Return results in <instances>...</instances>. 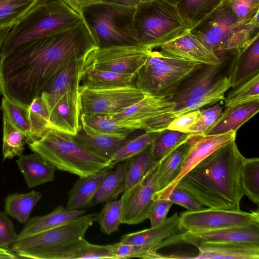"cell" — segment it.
Segmentation results:
<instances>
[{"instance_id":"13","label":"cell","mask_w":259,"mask_h":259,"mask_svg":"<svg viewBox=\"0 0 259 259\" xmlns=\"http://www.w3.org/2000/svg\"><path fill=\"white\" fill-rule=\"evenodd\" d=\"M158 163L141 180L122 193L120 199L121 224H138L148 219L154 201Z\"/></svg>"},{"instance_id":"36","label":"cell","mask_w":259,"mask_h":259,"mask_svg":"<svg viewBox=\"0 0 259 259\" xmlns=\"http://www.w3.org/2000/svg\"><path fill=\"white\" fill-rule=\"evenodd\" d=\"M158 163L152 159L149 148L123 161L122 163L125 176V190L141 180Z\"/></svg>"},{"instance_id":"52","label":"cell","mask_w":259,"mask_h":259,"mask_svg":"<svg viewBox=\"0 0 259 259\" xmlns=\"http://www.w3.org/2000/svg\"><path fill=\"white\" fill-rule=\"evenodd\" d=\"M17 237L12 221L6 213L0 211V246L8 248Z\"/></svg>"},{"instance_id":"50","label":"cell","mask_w":259,"mask_h":259,"mask_svg":"<svg viewBox=\"0 0 259 259\" xmlns=\"http://www.w3.org/2000/svg\"><path fill=\"white\" fill-rule=\"evenodd\" d=\"M172 204L173 203L167 199H158L154 200L148 218L151 223V227L158 226L165 220Z\"/></svg>"},{"instance_id":"40","label":"cell","mask_w":259,"mask_h":259,"mask_svg":"<svg viewBox=\"0 0 259 259\" xmlns=\"http://www.w3.org/2000/svg\"><path fill=\"white\" fill-rule=\"evenodd\" d=\"M240 177L244 195L259 205V158H245L242 162Z\"/></svg>"},{"instance_id":"5","label":"cell","mask_w":259,"mask_h":259,"mask_svg":"<svg viewBox=\"0 0 259 259\" xmlns=\"http://www.w3.org/2000/svg\"><path fill=\"white\" fill-rule=\"evenodd\" d=\"M134 25L138 45L150 50L190 31L177 6L159 1L140 3L136 7Z\"/></svg>"},{"instance_id":"19","label":"cell","mask_w":259,"mask_h":259,"mask_svg":"<svg viewBox=\"0 0 259 259\" xmlns=\"http://www.w3.org/2000/svg\"><path fill=\"white\" fill-rule=\"evenodd\" d=\"M182 241L196 247L206 243L259 244V223L204 232H186L182 236Z\"/></svg>"},{"instance_id":"22","label":"cell","mask_w":259,"mask_h":259,"mask_svg":"<svg viewBox=\"0 0 259 259\" xmlns=\"http://www.w3.org/2000/svg\"><path fill=\"white\" fill-rule=\"evenodd\" d=\"M190 145V142L188 138L186 141L170 151L159 162L156 190L153 195L154 201L157 199L178 177Z\"/></svg>"},{"instance_id":"34","label":"cell","mask_w":259,"mask_h":259,"mask_svg":"<svg viewBox=\"0 0 259 259\" xmlns=\"http://www.w3.org/2000/svg\"><path fill=\"white\" fill-rule=\"evenodd\" d=\"M223 0H179L177 7L190 30L212 12Z\"/></svg>"},{"instance_id":"3","label":"cell","mask_w":259,"mask_h":259,"mask_svg":"<svg viewBox=\"0 0 259 259\" xmlns=\"http://www.w3.org/2000/svg\"><path fill=\"white\" fill-rule=\"evenodd\" d=\"M28 144L33 152L57 169L79 177L96 174L111 165L108 159L92 154L80 146L72 135L53 129L49 128L41 138Z\"/></svg>"},{"instance_id":"9","label":"cell","mask_w":259,"mask_h":259,"mask_svg":"<svg viewBox=\"0 0 259 259\" xmlns=\"http://www.w3.org/2000/svg\"><path fill=\"white\" fill-rule=\"evenodd\" d=\"M80 114L118 113L144 98L145 93L135 85L105 89L79 87Z\"/></svg>"},{"instance_id":"24","label":"cell","mask_w":259,"mask_h":259,"mask_svg":"<svg viewBox=\"0 0 259 259\" xmlns=\"http://www.w3.org/2000/svg\"><path fill=\"white\" fill-rule=\"evenodd\" d=\"M259 110V101L226 107L214 123L204 135H213L235 132L255 115Z\"/></svg>"},{"instance_id":"26","label":"cell","mask_w":259,"mask_h":259,"mask_svg":"<svg viewBox=\"0 0 259 259\" xmlns=\"http://www.w3.org/2000/svg\"><path fill=\"white\" fill-rule=\"evenodd\" d=\"M16 162L29 188L53 181L55 178L56 167L36 153L22 154Z\"/></svg>"},{"instance_id":"18","label":"cell","mask_w":259,"mask_h":259,"mask_svg":"<svg viewBox=\"0 0 259 259\" xmlns=\"http://www.w3.org/2000/svg\"><path fill=\"white\" fill-rule=\"evenodd\" d=\"M160 52L168 56L203 65L221 63L214 51L190 31L160 47Z\"/></svg>"},{"instance_id":"17","label":"cell","mask_w":259,"mask_h":259,"mask_svg":"<svg viewBox=\"0 0 259 259\" xmlns=\"http://www.w3.org/2000/svg\"><path fill=\"white\" fill-rule=\"evenodd\" d=\"M176 106L170 97L146 93L139 101L111 115L116 119L127 121L135 131L142 130L144 124L160 115L172 113Z\"/></svg>"},{"instance_id":"39","label":"cell","mask_w":259,"mask_h":259,"mask_svg":"<svg viewBox=\"0 0 259 259\" xmlns=\"http://www.w3.org/2000/svg\"><path fill=\"white\" fill-rule=\"evenodd\" d=\"M40 0H0V29L11 28Z\"/></svg>"},{"instance_id":"4","label":"cell","mask_w":259,"mask_h":259,"mask_svg":"<svg viewBox=\"0 0 259 259\" xmlns=\"http://www.w3.org/2000/svg\"><path fill=\"white\" fill-rule=\"evenodd\" d=\"M136 9L100 2L83 8L81 16L97 48L139 46L134 25Z\"/></svg>"},{"instance_id":"25","label":"cell","mask_w":259,"mask_h":259,"mask_svg":"<svg viewBox=\"0 0 259 259\" xmlns=\"http://www.w3.org/2000/svg\"><path fill=\"white\" fill-rule=\"evenodd\" d=\"M85 209H69L58 206L51 212L30 219L26 223L17 239L51 230L63 225L85 213Z\"/></svg>"},{"instance_id":"11","label":"cell","mask_w":259,"mask_h":259,"mask_svg":"<svg viewBox=\"0 0 259 259\" xmlns=\"http://www.w3.org/2000/svg\"><path fill=\"white\" fill-rule=\"evenodd\" d=\"M181 226L189 232H199L259 223L258 211L246 212L214 208L186 211L179 216Z\"/></svg>"},{"instance_id":"10","label":"cell","mask_w":259,"mask_h":259,"mask_svg":"<svg viewBox=\"0 0 259 259\" xmlns=\"http://www.w3.org/2000/svg\"><path fill=\"white\" fill-rule=\"evenodd\" d=\"M151 50L139 46L96 48L85 57L83 67L92 66L117 73L136 74Z\"/></svg>"},{"instance_id":"12","label":"cell","mask_w":259,"mask_h":259,"mask_svg":"<svg viewBox=\"0 0 259 259\" xmlns=\"http://www.w3.org/2000/svg\"><path fill=\"white\" fill-rule=\"evenodd\" d=\"M40 97L49 115V128L75 135L81 127L79 87L53 95Z\"/></svg>"},{"instance_id":"54","label":"cell","mask_w":259,"mask_h":259,"mask_svg":"<svg viewBox=\"0 0 259 259\" xmlns=\"http://www.w3.org/2000/svg\"><path fill=\"white\" fill-rule=\"evenodd\" d=\"M142 0H105L104 2L117 4L125 7H136Z\"/></svg>"},{"instance_id":"47","label":"cell","mask_w":259,"mask_h":259,"mask_svg":"<svg viewBox=\"0 0 259 259\" xmlns=\"http://www.w3.org/2000/svg\"><path fill=\"white\" fill-rule=\"evenodd\" d=\"M223 108L220 104L216 103L210 107L200 109V117L190 129L189 134H204L218 119Z\"/></svg>"},{"instance_id":"49","label":"cell","mask_w":259,"mask_h":259,"mask_svg":"<svg viewBox=\"0 0 259 259\" xmlns=\"http://www.w3.org/2000/svg\"><path fill=\"white\" fill-rule=\"evenodd\" d=\"M200 113L201 111L199 109L176 117L170 122L166 128L189 134L190 129L198 120Z\"/></svg>"},{"instance_id":"44","label":"cell","mask_w":259,"mask_h":259,"mask_svg":"<svg viewBox=\"0 0 259 259\" xmlns=\"http://www.w3.org/2000/svg\"><path fill=\"white\" fill-rule=\"evenodd\" d=\"M1 108L13 125L27 136V144L32 142L28 106L15 103L3 97Z\"/></svg>"},{"instance_id":"48","label":"cell","mask_w":259,"mask_h":259,"mask_svg":"<svg viewBox=\"0 0 259 259\" xmlns=\"http://www.w3.org/2000/svg\"><path fill=\"white\" fill-rule=\"evenodd\" d=\"M166 199L173 204L185 207L188 211H198L205 208L187 191L177 185L172 188Z\"/></svg>"},{"instance_id":"41","label":"cell","mask_w":259,"mask_h":259,"mask_svg":"<svg viewBox=\"0 0 259 259\" xmlns=\"http://www.w3.org/2000/svg\"><path fill=\"white\" fill-rule=\"evenodd\" d=\"M240 25L259 27V0H223Z\"/></svg>"},{"instance_id":"16","label":"cell","mask_w":259,"mask_h":259,"mask_svg":"<svg viewBox=\"0 0 259 259\" xmlns=\"http://www.w3.org/2000/svg\"><path fill=\"white\" fill-rule=\"evenodd\" d=\"M236 135V132H235L213 135L190 134L188 137L190 147L178 177L157 199H166L172 188L185 175L216 150L235 140Z\"/></svg>"},{"instance_id":"55","label":"cell","mask_w":259,"mask_h":259,"mask_svg":"<svg viewBox=\"0 0 259 259\" xmlns=\"http://www.w3.org/2000/svg\"><path fill=\"white\" fill-rule=\"evenodd\" d=\"M19 257L8 248L0 246V259H16Z\"/></svg>"},{"instance_id":"23","label":"cell","mask_w":259,"mask_h":259,"mask_svg":"<svg viewBox=\"0 0 259 259\" xmlns=\"http://www.w3.org/2000/svg\"><path fill=\"white\" fill-rule=\"evenodd\" d=\"M113 167L114 166L111 165L96 174L79 177L68 192L66 207L69 209H81L92 206L101 183Z\"/></svg>"},{"instance_id":"45","label":"cell","mask_w":259,"mask_h":259,"mask_svg":"<svg viewBox=\"0 0 259 259\" xmlns=\"http://www.w3.org/2000/svg\"><path fill=\"white\" fill-rule=\"evenodd\" d=\"M122 205L120 199L109 201L96 213V221L100 226V230L106 235L119 231L121 224Z\"/></svg>"},{"instance_id":"6","label":"cell","mask_w":259,"mask_h":259,"mask_svg":"<svg viewBox=\"0 0 259 259\" xmlns=\"http://www.w3.org/2000/svg\"><path fill=\"white\" fill-rule=\"evenodd\" d=\"M190 32L219 57L235 54L258 32V28L240 25L224 2Z\"/></svg>"},{"instance_id":"1","label":"cell","mask_w":259,"mask_h":259,"mask_svg":"<svg viewBox=\"0 0 259 259\" xmlns=\"http://www.w3.org/2000/svg\"><path fill=\"white\" fill-rule=\"evenodd\" d=\"M244 158L233 141L197 164L177 185L203 206L239 210L244 195L240 177Z\"/></svg>"},{"instance_id":"14","label":"cell","mask_w":259,"mask_h":259,"mask_svg":"<svg viewBox=\"0 0 259 259\" xmlns=\"http://www.w3.org/2000/svg\"><path fill=\"white\" fill-rule=\"evenodd\" d=\"M186 232L176 212L158 226L123 235L120 241L142 246L147 253L182 242V236Z\"/></svg>"},{"instance_id":"2","label":"cell","mask_w":259,"mask_h":259,"mask_svg":"<svg viewBox=\"0 0 259 259\" xmlns=\"http://www.w3.org/2000/svg\"><path fill=\"white\" fill-rule=\"evenodd\" d=\"M81 20L63 0H40L10 28L0 50V59L22 45L72 27Z\"/></svg>"},{"instance_id":"28","label":"cell","mask_w":259,"mask_h":259,"mask_svg":"<svg viewBox=\"0 0 259 259\" xmlns=\"http://www.w3.org/2000/svg\"><path fill=\"white\" fill-rule=\"evenodd\" d=\"M116 259L110 245L91 244L84 237L54 250L49 259Z\"/></svg>"},{"instance_id":"33","label":"cell","mask_w":259,"mask_h":259,"mask_svg":"<svg viewBox=\"0 0 259 259\" xmlns=\"http://www.w3.org/2000/svg\"><path fill=\"white\" fill-rule=\"evenodd\" d=\"M41 196L40 192L35 191L10 194L5 200V212L19 222L25 223Z\"/></svg>"},{"instance_id":"20","label":"cell","mask_w":259,"mask_h":259,"mask_svg":"<svg viewBox=\"0 0 259 259\" xmlns=\"http://www.w3.org/2000/svg\"><path fill=\"white\" fill-rule=\"evenodd\" d=\"M234 56L227 73L232 88L259 74V33Z\"/></svg>"},{"instance_id":"30","label":"cell","mask_w":259,"mask_h":259,"mask_svg":"<svg viewBox=\"0 0 259 259\" xmlns=\"http://www.w3.org/2000/svg\"><path fill=\"white\" fill-rule=\"evenodd\" d=\"M81 129L95 134L126 138L134 132L126 121L117 120L111 115L80 114Z\"/></svg>"},{"instance_id":"32","label":"cell","mask_w":259,"mask_h":259,"mask_svg":"<svg viewBox=\"0 0 259 259\" xmlns=\"http://www.w3.org/2000/svg\"><path fill=\"white\" fill-rule=\"evenodd\" d=\"M231 88L227 75H224L200 96L176 106L172 112V118L224 100L226 92Z\"/></svg>"},{"instance_id":"57","label":"cell","mask_w":259,"mask_h":259,"mask_svg":"<svg viewBox=\"0 0 259 259\" xmlns=\"http://www.w3.org/2000/svg\"><path fill=\"white\" fill-rule=\"evenodd\" d=\"M179 0H142V2L159 1L167 3L177 6Z\"/></svg>"},{"instance_id":"15","label":"cell","mask_w":259,"mask_h":259,"mask_svg":"<svg viewBox=\"0 0 259 259\" xmlns=\"http://www.w3.org/2000/svg\"><path fill=\"white\" fill-rule=\"evenodd\" d=\"M231 55L223 56L218 64L202 65L187 77L171 97L176 106L200 96L218 80L227 75Z\"/></svg>"},{"instance_id":"56","label":"cell","mask_w":259,"mask_h":259,"mask_svg":"<svg viewBox=\"0 0 259 259\" xmlns=\"http://www.w3.org/2000/svg\"><path fill=\"white\" fill-rule=\"evenodd\" d=\"M11 28L1 29H0V50L3 42L7 35L9 31Z\"/></svg>"},{"instance_id":"29","label":"cell","mask_w":259,"mask_h":259,"mask_svg":"<svg viewBox=\"0 0 259 259\" xmlns=\"http://www.w3.org/2000/svg\"><path fill=\"white\" fill-rule=\"evenodd\" d=\"M75 142L89 152L110 160L123 146L128 137L87 132L81 128L73 136Z\"/></svg>"},{"instance_id":"27","label":"cell","mask_w":259,"mask_h":259,"mask_svg":"<svg viewBox=\"0 0 259 259\" xmlns=\"http://www.w3.org/2000/svg\"><path fill=\"white\" fill-rule=\"evenodd\" d=\"M136 74L117 73L92 66H84L80 74L79 87L105 89L135 85Z\"/></svg>"},{"instance_id":"31","label":"cell","mask_w":259,"mask_h":259,"mask_svg":"<svg viewBox=\"0 0 259 259\" xmlns=\"http://www.w3.org/2000/svg\"><path fill=\"white\" fill-rule=\"evenodd\" d=\"M84 58L72 60L64 65L47 84L41 94L53 95L79 87Z\"/></svg>"},{"instance_id":"43","label":"cell","mask_w":259,"mask_h":259,"mask_svg":"<svg viewBox=\"0 0 259 259\" xmlns=\"http://www.w3.org/2000/svg\"><path fill=\"white\" fill-rule=\"evenodd\" d=\"M232 89L224 100L225 108L259 101V74Z\"/></svg>"},{"instance_id":"51","label":"cell","mask_w":259,"mask_h":259,"mask_svg":"<svg viewBox=\"0 0 259 259\" xmlns=\"http://www.w3.org/2000/svg\"><path fill=\"white\" fill-rule=\"evenodd\" d=\"M110 245L116 259L132 257L143 258L147 253L142 246L124 244L120 241Z\"/></svg>"},{"instance_id":"35","label":"cell","mask_w":259,"mask_h":259,"mask_svg":"<svg viewBox=\"0 0 259 259\" xmlns=\"http://www.w3.org/2000/svg\"><path fill=\"white\" fill-rule=\"evenodd\" d=\"M125 190L124 172L122 163L107 174L93 199V204H103L117 199Z\"/></svg>"},{"instance_id":"46","label":"cell","mask_w":259,"mask_h":259,"mask_svg":"<svg viewBox=\"0 0 259 259\" xmlns=\"http://www.w3.org/2000/svg\"><path fill=\"white\" fill-rule=\"evenodd\" d=\"M28 115L33 142L41 138L49 128V113L40 96L34 98L28 106Z\"/></svg>"},{"instance_id":"37","label":"cell","mask_w":259,"mask_h":259,"mask_svg":"<svg viewBox=\"0 0 259 259\" xmlns=\"http://www.w3.org/2000/svg\"><path fill=\"white\" fill-rule=\"evenodd\" d=\"M190 134L167 128L157 132L149 147L152 159L155 162H159L170 151L186 141Z\"/></svg>"},{"instance_id":"7","label":"cell","mask_w":259,"mask_h":259,"mask_svg":"<svg viewBox=\"0 0 259 259\" xmlns=\"http://www.w3.org/2000/svg\"><path fill=\"white\" fill-rule=\"evenodd\" d=\"M202 65L152 50L137 72L135 85L146 94L171 98L181 83Z\"/></svg>"},{"instance_id":"8","label":"cell","mask_w":259,"mask_h":259,"mask_svg":"<svg viewBox=\"0 0 259 259\" xmlns=\"http://www.w3.org/2000/svg\"><path fill=\"white\" fill-rule=\"evenodd\" d=\"M96 215L84 214L60 227L17 239L12 250L19 258L48 259L55 249L84 237Z\"/></svg>"},{"instance_id":"38","label":"cell","mask_w":259,"mask_h":259,"mask_svg":"<svg viewBox=\"0 0 259 259\" xmlns=\"http://www.w3.org/2000/svg\"><path fill=\"white\" fill-rule=\"evenodd\" d=\"M3 114V155L5 159H11L23 154L28 138L13 125L6 114Z\"/></svg>"},{"instance_id":"42","label":"cell","mask_w":259,"mask_h":259,"mask_svg":"<svg viewBox=\"0 0 259 259\" xmlns=\"http://www.w3.org/2000/svg\"><path fill=\"white\" fill-rule=\"evenodd\" d=\"M157 133L145 132L133 138H128L123 146L110 159V164L114 166L149 148Z\"/></svg>"},{"instance_id":"53","label":"cell","mask_w":259,"mask_h":259,"mask_svg":"<svg viewBox=\"0 0 259 259\" xmlns=\"http://www.w3.org/2000/svg\"><path fill=\"white\" fill-rule=\"evenodd\" d=\"M70 8L81 15L83 8L88 6L104 2L105 0H63Z\"/></svg>"},{"instance_id":"21","label":"cell","mask_w":259,"mask_h":259,"mask_svg":"<svg viewBox=\"0 0 259 259\" xmlns=\"http://www.w3.org/2000/svg\"><path fill=\"white\" fill-rule=\"evenodd\" d=\"M196 247L199 252L189 258L258 259L259 244L248 242L206 243Z\"/></svg>"}]
</instances>
